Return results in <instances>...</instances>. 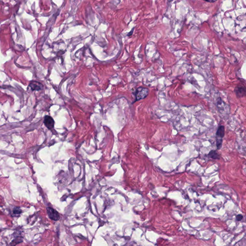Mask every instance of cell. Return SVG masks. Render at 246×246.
I'll list each match as a JSON object with an SVG mask.
<instances>
[{"label": "cell", "instance_id": "cell-11", "mask_svg": "<svg viewBox=\"0 0 246 246\" xmlns=\"http://www.w3.org/2000/svg\"><path fill=\"white\" fill-rule=\"evenodd\" d=\"M134 29V28H133V29H132V30H131V31L130 32H129L128 33V36H129L132 35V34H133V33Z\"/></svg>", "mask_w": 246, "mask_h": 246}, {"label": "cell", "instance_id": "cell-4", "mask_svg": "<svg viewBox=\"0 0 246 246\" xmlns=\"http://www.w3.org/2000/svg\"><path fill=\"white\" fill-rule=\"evenodd\" d=\"M44 123L45 124V126L49 129H53L55 126L54 120L50 116H45L44 120Z\"/></svg>", "mask_w": 246, "mask_h": 246}, {"label": "cell", "instance_id": "cell-2", "mask_svg": "<svg viewBox=\"0 0 246 246\" xmlns=\"http://www.w3.org/2000/svg\"><path fill=\"white\" fill-rule=\"evenodd\" d=\"M47 211L48 216L50 219L53 220L57 221L60 219V214H59L57 211L51 207H47Z\"/></svg>", "mask_w": 246, "mask_h": 246}, {"label": "cell", "instance_id": "cell-10", "mask_svg": "<svg viewBox=\"0 0 246 246\" xmlns=\"http://www.w3.org/2000/svg\"><path fill=\"white\" fill-rule=\"evenodd\" d=\"M237 220L238 221H240L242 220V218H243V216L241 215H238V216H237Z\"/></svg>", "mask_w": 246, "mask_h": 246}, {"label": "cell", "instance_id": "cell-9", "mask_svg": "<svg viewBox=\"0 0 246 246\" xmlns=\"http://www.w3.org/2000/svg\"><path fill=\"white\" fill-rule=\"evenodd\" d=\"M13 212L15 214H20L22 212V211L20 208H15L13 210Z\"/></svg>", "mask_w": 246, "mask_h": 246}, {"label": "cell", "instance_id": "cell-3", "mask_svg": "<svg viewBox=\"0 0 246 246\" xmlns=\"http://www.w3.org/2000/svg\"><path fill=\"white\" fill-rule=\"evenodd\" d=\"M234 91L237 97L238 98H242L245 96L246 95V89L245 88L241 85H238L235 88Z\"/></svg>", "mask_w": 246, "mask_h": 246}, {"label": "cell", "instance_id": "cell-5", "mask_svg": "<svg viewBox=\"0 0 246 246\" xmlns=\"http://www.w3.org/2000/svg\"><path fill=\"white\" fill-rule=\"evenodd\" d=\"M29 87L32 90H40L43 88L42 85L37 81H32L29 84Z\"/></svg>", "mask_w": 246, "mask_h": 246}, {"label": "cell", "instance_id": "cell-12", "mask_svg": "<svg viewBox=\"0 0 246 246\" xmlns=\"http://www.w3.org/2000/svg\"><path fill=\"white\" fill-rule=\"evenodd\" d=\"M207 2H209V3H214L215 2V1H205Z\"/></svg>", "mask_w": 246, "mask_h": 246}, {"label": "cell", "instance_id": "cell-7", "mask_svg": "<svg viewBox=\"0 0 246 246\" xmlns=\"http://www.w3.org/2000/svg\"><path fill=\"white\" fill-rule=\"evenodd\" d=\"M208 156L214 160H219L220 159V155L214 150L210 151L208 154Z\"/></svg>", "mask_w": 246, "mask_h": 246}, {"label": "cell", "instance_id": "cell-8", "mask_svg": "<svg viewBox=\"0 0 246 246\" xmlns=\"http://www.w3.org/2000/svg\"><path fill=\"white\" fill-rule=\"evenodd\" d=\"M222 143H223V139H217L216 146H217L218 149H220L222 147Z\"/></svg>", "mask_w": 246, "mask_h": 246}, {"label": "cell", "instance_id": "cell-1", "mask_svg": "<svg viewBox=\"0 0 246 246\" xmlns=\"http://www.w3.org/2000/svg\"><path fill=\"white\" fill-rule=\"evenodd\" d=\"M149 93V90L148 88L143 87H139L137 89L135 92L136 101L144 99L147 97V96L148 95Z\"/></svg>", "mask_w": 246, "mask_h": 246}, {"label": "cell", "instance_id": "cell-6", "mask_svg": "<svg viewBox=\"0 0 246 246\" xmlns=\"http://www.w3.org/2000/svg\"><path fill=\"white\" fill-rule=\"evenodd\" d=\"M225 134V129L224 125H220L218 128L217 130L216 131V136L219 138L223 139Z\"/></svg>", "mask_w": 246, "mask_h": 246}]
</instances>
